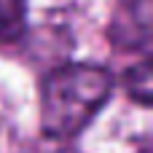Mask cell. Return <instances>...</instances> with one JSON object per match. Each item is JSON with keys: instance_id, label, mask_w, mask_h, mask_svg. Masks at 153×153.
<instances>
[{"instance_id": "6da1fadb", "label": "cell", "mask_w": 153, "mask_h": 153, "mask_svg": "<svg viewBox=\"0 0 153 153\" xmlns=\"http://www.w3.org/2000/svg\"><path fill=\"white\" fill-rule=\"evenodd\" d=\"M113 75L94 62H67L51 70L40 89V132L51 140H70L102 110Z\"/></svg>"}, {"instance_id": "7a4b0ae2", "label": "cell", "mask_w": 153, "mask_h": 153, "mask_svg": "<svg viewBox=\"0 0 153 153\" xmlns=\"http://www.w3.org/2000/svg\"><path fill=\"white\" fill-rule=\"evenodd\" d=\"M126 89L137 102H143V105L151 102V67H148V59H143L140 65H134L126 73Z\"/></svg>"}, {"instance_id": "3957f363", "label": "cell", "mask_w": 153, "mask_h": 153, "mask_svg": "<svg viewBox=\"0 0 153 153\" xmlns=\"http://www.w3.org/2000/svg\"><path fill=\"white\" fill-rule=\"evenodd\" d=\"M0 24H3V11H0Z\"/></svg>"}]
</instances>
